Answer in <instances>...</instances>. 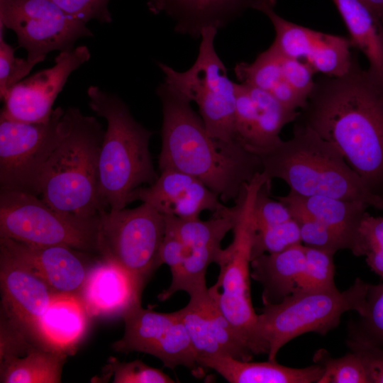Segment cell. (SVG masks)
<instances>
[{"label":"cell","instance_id":"6da1fadb","mask_svg":"<svg viewBox=\"0 0 383 383\" xmlns=\"http://www.w3.org/2000/svg\"><path fill=\"white\" fill-rule=\"evenodd\" d=\"M294 122L334 144L374 194L383 196V90L353 52L348 71L315 80Z\"/></svg>","mask_w":383,"mask_h":383},{"label":"cell","instance_id":"7a4b0ae2","mask_svg":"<svg viewBox=\"0 0 383 383\" xmlns=\"http://www.w3.org/2000/svg\"><path fill=\"white\" fill-rule=\"evenodd\" d=\"M162 104L160 171L178 170L195 177L226 203L235 201L262 165L260 157L239 141L212 138L191 101L164 81L156 89Z\"/></svg>","mask_w":383,"mask_h":383},{"label":"cell","instance_id":"3957f363","mask_svg":"<svg viewBox=\"0 0 383 383\" xmlns=\"http://www.w3.org/2000/svg\"><path fill=\"white\" fill-rule=\"evenodd\" d=\"M257 155L267 179H281L299 195L357 201L383 210V199L365 186L338 147L305 125L294 122L292 138Z\"/></svg>","mask_w":383,"mask_h":383},{"label":"cell","instance_id":"277c9868","mask_svg":"<svg viewBox=\"0 0 383 383\" xmlns=\"http://www.w3.org/2000/svg\"><path fill=\"white\" fill-rule=\"evenodd\" d=\"M104 132L94 116L68 107L63 114L62 137L42 174L41 199L52 208L81 217L103 210L99 160Z\"/></svg>","mask_w":383,"mask_h":383},{"label":"cell","instance_id":"5b68a950","mask_svg":"<svg viewBox=\"0 0 383 383\" xmlns=\"http://www.w3.org/2000/svg\"><path fill=\"white\" fill-rule=\"evenodd\" d=\"M87 95L89 107L107 122L99 160L101 198L108 210H120L135 189L152 184L159 176L149 150L153 133L135 120L117 95L94 85Z\"/></svg>","mask_w":383,"mask_h":383},{"label":"cell","instance_id":"8992f818","mask_svg":"<svg viewBox=\"0 0 383 383\" xmlns=\"http://www.w3.org/2000/svg\"><path fill=\"white\" fill-rule=\"evenodd\" d=\"M369 283L360 278L348 289L296 291L277 304L264 305L257 316V336L263 354L277 361L279 350L308 332L324 335L340 323L342 315L362 313Z\"/></svg>","mask_w":383,"mask_h":383},{"label":"cell","instance_id":"52a82bcc","mask_svg":"<svg viewBox=\"0 0 383 383\" xmlns=\"http://www.w3.org/2000/svg\"><path fill=\"white\" fill-rule=\"evenodd\" d=\"M263 184L257 175L242 188L235 201L232 243L223 249L218 262L219 274L208 288L225 317L255 355L262 354L257 336V316L250 296V261L254 228L252 211L257 192Z\"/></svg>","mask_w":383,"mask_h":383},{"label":"cell","instance_id":"ba28073f","mask_svg":"<svg viewBox=\"0 0 383 383\" xmlns=\"http://www.w3.org/2000/svg\"><path fill=\"white\" fill-rule=\"evenodd\" d=\"M0 238L35 245H63L100 255V217L56 210L38 196L0 192Z\"/></svg>","mask_w":383,"mask_h":383},{"label":"cell","instance_id":"9c48e42d","mask_svg":"<svg viewBox=\"0 0 383 383\" xmlns=\"http://www.w3.org/2000/svg\"><path fill=\"white\" fill-rule=\"evenodd\" d=\"M218 29L206 28L200 35L197 57L188 70L179 72L157 62L165 82L190 101L195 102L209 135L223 142L236 140L235 129L237 84L228 76L227 69L215 49Z\"/></svg>","mask_w":383,"mask_h":383},{"label":"cell","instance_id":"30bf717a","mask_svg":"<svg viewBox=\"0 0 383 383\" xmlns=\"http://www.w3.org/2000/svg\"><path fill=\"white\" fill-rule=\"evenodd\" d=\"M99 217L100 255L124 268L142 292L159 267V250L165 234L164 215L142 202L133 209L103 210Z\"/></svg>","mask_w":383,"mask_h":383},{"label":"cell","instance_id":"8fae6325","mask_svg":"<svg viewBox=\"0 0 383 383\" xmlns=\"http://www.w3.org/2000/svg\"><path fill=\"white\" fill-rule=\"evenodd\" d=\"M58 106L45 122L22 123L0 117V189L40 195L45 166L63 132Z\"/></svg>","mask_w":383,"mask_h":383},{"label":"cell","instance_id":"7c38bea8","mask_svg":"<svg viewBox=\"0 0 383 383\" xmlns=\"http://www.w3.org/2000/svg\"><path fill=\"white\" fill-rule=\"evenodd\" d=\"M0 26L16 33L27 59L37 63L53 50H72L79 38L94 35L86 23L51 0H0Z\"/></svg>","mask_w":383,"mask_h":383},{"label":"cell","instance_id":"4fadbf2b","mask_svg":"<svg viewBox=\"0 0 383 383\" xmlns=\"http://www.w3.org/2000/svg\"><path fill=\"white\" fill-rule=\"evenodd\" d=\"M123 337L112 344L118 353H144L160 359L174 370L184 366L201 376L204 369L198 359L185 326L177 312L160 313L143 309L138 302L121 315Z\"/></svg>","mask_w":383,"mask_h":383},{"label":"cell","instance_id":"5bb4252c","mask_svg":"<svg viewBox=\"0 0 383 383\" xmlns=\"http://www.w3.org/2000/svg\"><path fill=\"white\" fill-rule=\"evenodd\" d=\"M276 0H260L255 9L270 19L275 31L271 46L280 55L303 61L315 72L339 77L352 63L349 38L326 33L292 23L274 11Z\"/></svg>","mask_w":383,"mask_h":383},{"label":"cell","instance_id":"9a60e30c","mask_svg":"<svg viewBox=\"0 0 383 383\" xmlns=\"http://www.w3.org/2000/svg\"><path fill=\"white\" fill-rule=\"evenodd\" d=\"M90 57L86 45L60 52L52 67L24 78L9 90L2 99L0 117L22 123L48 121L53 104L68 77Z\"/></svg>","mask_w":383,"mask_h":383},{"label":"cell","instance_id":"2e32d148","mask_svg":"<svg viewBox=\"0 0 383 383\" xmlns=\"http://www.w3.org/2000/svg\"><path fill=\"white\" fill-rule=\"evenodd\" d=\"M0 382L57 383L67 354L1 316Z\"/></svg>","mask_w":383,"mask_h":383},{"label":"cell","instance_id":"e0dca14e","mask_svg":"<svg viewBox=\"0 0 383 383\" xmlns=\"http://www.w3.org/2000/svg\"><path fill=\"white\" fill-rule=\"evenodd\" d=\"M189 303L177 311L199 360L229 356L250 361L254 354L209 294L208 288L189 296Z\"/></svg>","mask_w":383,"mask_h":383},{"label":"cell","instance_id":"ac0fdd59","mask_svg":"<svg viewBox=\"0 0 383 383\" xmlns=\"http://www.w3.org/2000/svg\"><path fill=\"white\" fill-rule=\"evenodd\" d=\"M137 200L151 205L164 216L184 219L198 218L205 210L221 215L229 208L199 179L174 170H162L152 184L135 189L129 203Z\"/></svg>","mask_w":383,"mask_h":383},{"label":"cell","instance_id":"d6986e66","mask_svg":"<svg viewBox=\"0 0 383 383\" xmlns=\"http://www.w3.org/2000/svg\"><path fill=\"white\" fill-rule=\"evenodd\" d=\"M298 115L299 111L286 108L270 92L238 83L235 138L250 152L257 154L275 145L282 140L283 127Z\"/></svg>","mask_w":383,"mask_h":383},{"label":"cell","instance_id":"ffe728a7","mask_svg":"<svg viewBox=\"0 0 383 383\" xmlns=\"http://www.w3.org/2000/svg\"><path fill=\"white\" fill-rule=\"evenodd\" d=\"M0 282L1 314L38 334L39 321L57 294L1 245Z\"/></svg>","mask_w":383,"mask_h":383},{"label":"cell","instance_id":"44dd1931","mask_svg":"<svg viewBox=\"0 0 383 383\" xmlns=\"http://www.w3.org/2000/svg\"><path fill=\"white\" fill-rule=\"evenodd\" d=\"M0 245L41 278L55 294L80 296L88 267L84 253L63 245H35L0 238Z\"/></svg>","mask_w":383,"mask_h":383},{"label":"cell","instance_id":"7402d4cb","mask_svg":"<svg viewBox=\"0 0 383 383\" xmlns=\"http://www.w3.org/2000/svg\"><path fill=\"white\" fill-rule=\"evenodd\" d=\"M141 292L124 268L102 258L90 267L80 298L90 317L121 316L140 302Z\"/></svg>","mask_w":383,"mask_h":383},{"label":"cell","instance_id":"603a6c76","mask_svg":"<svg viewBox=\"0 0 383 383\" xmlns=\"http://www.w3.org/2000/svg\"><path fill=\"white\" fill-rule=\"evenodd\" d=\"M260 0H160L149 10L162 12L174 21L175 32L200 38L206 28L220 29L229 25Z\"/></svg>","mask_w":383,"mask_h":383},{"label":"cell","instance_id":"cb8c5ba5","mask_svg":"<svg viewBox=\"0 0 383 383\" xmlns=\"http://www.w3.org/2000/svg\"><path fill=\"white\" fill-rule=\"evenodd\" d=\"M204 369H211L231 383H318L323 374L321 365L293 368L277 361L250 362L229 356H213L199 360Z\"/></svg>","mask_w":383,"mask_h":383},{"label":"cell","instance_id":"d4e9b609","mask_svg":"<svg viewBox=\"0 0 383 383\" xmlns=\"http://www.w3.org/2000/svg\"><path fill=\"white\" fill-rule=\"evenodd\" d=\"M305 259V246L301 243L250 261V276L262 287L264 305L279 303L296 291Z\"/></svg>","mask_w":383,"mask_h":383},{"label":"cell","instance_id":"484cf974","mask_svg":"<svg viewBox=\"0 0 383 383\" xmlns=\"http://www.w3.org/2000/svg\"><path fill=\"white\" fill-rule=\"evenodd\" d=\"M89 318L80 296L57 294L41 317L38 333L50 346L69 355L82 340Z\"/></svg>","mask_w":383,"mask_h":383},{"label":"cell","instance_id":"4316f807","mask_svg":"<svg viewBox=\"0 0 383 383\" xmlns=\"http://www.w3.org/2000/svg\"><path fill=\"white\" fill-rule=\"evenodd\" d=\"M348 30L353 48L368 61L367 71L383 90V23L359 0H332Z\"/></svg>","mask_w":383,"mask_h":383},{"label":"cell","instance_id":"83f0119b","mask_svg":"<svg viewBox=\"0 0 383 383\" xmlns=\"http://www.w3.org/2000/svg\"><path fill=\"white\" fill-rule=\"evenodd\" d=\"M310 214L338 235L352 251L362 219L369 207L365 203L326 196L287 194Z\"/></svg>","mask_w":383,"mask_h":383},{"label":"cell","instance_id":"f1b7e54d","mask_svg":"<svg viewBox=\"0 0 383 383\" xmlns=\"http://www.w3.org/2000/svg\"><path fill=\"white\" fill-rule=\"evenodd\" d=\"M235 213V208L232 206L226 213L213 215L206 221L164 216L165 231L176 235L189 249H222V240L233 228Z\"/></svg>","mask_w":383,"mask_h":383},{"label":"cell","instance_id":"f546056e","mask_svg":"<svg viewBox=\"0 0 383 383\" xmlns=\"http://www.w3.org/2000/svg\"><path fill=\"white\" fill-rule=\"evenodd\" d=\"M276 199L289 209L292 218L299 226L304 245L334 255L339 250L348 249L347 245L338 235L310 214L288 194L277 196Z\"/></svg>","mask_w":383,"mask_h":383},{"label":"cell","instance_id":"4dcf8cb0","mask_svg":"<svg viewBox=\"0 0 383 383\" xmlns=\"http://www.w3.org/2000/svg\"><path fill=\"white\" fill-rule=\"evenodd\" d=\"M234 72L240 83L270 93L284 79L282 55L270 45L252 62L236 64Z\"/></svg>","mask_w":383,"mask_h":383},{"label":"cell","instance_id":"1f68e13d","mask_svg":"<svg viewBox=\"0 0 383 383\" xmlns=\"http://www.w3.org/2000/svg\"><path fill=\"white\" fill-rule=\"evenodd\" d=\"M360 318L349 324L348 338L383 347V283H369Z\"/></svg>","mask_w":383,"mask_h":383},{"label":"cell","instance_id":"d6a6232c","mask_svg":"<svg viewBox=\"0 0 383 383\" xmlns=\"http://www.w3.org/2000/svg\"><path fill=\"white\" fill-rule=\"evenodd\" d=\"M313 361L324 370L318 383H369L360 357L352 351L342 357H333L321 348L315 353Z\"/></svg>","mask_w":383,"mask_h":383},{"label":"cell","instance_id":"836d02e7","mask_svg":"<svg viewBox=\"0 0 383 383\" xmlns=\"http://www.w3.org/2000/svg\"><path fill=\"white\" fill-rule=\"evenodd\" d=\"M351 252L355 256H364L371 270L383 279V216L365 212Z\"/></svg>","mask_w":383,"mask_h":383},{"label":"cell","instance_id":"e575fe53","mask_svg":"<svg viewBox=\"0 0 383 383\" xmlns=\"http://www.w3.org/2000/svg\"><path fill=\"white\" fill-rule=\"evenodd\" d=\"M305 255L304 267L297 281L296 291L337 288L334 280V254L305 246Z\"/></svg>","mask_w":383,"mask_h":383},{"label":"cell","instance_id":"d590c367","mask_svg":"<svg viewBox=\"0 0 383 383\" xmlns=\"http://www.w3.org/2000/svg\"><path fill=\"white\" fill-rule=\"evenodd\" d=\"M301 243L299 228L293 218L254 231L251 260L262 254L279 252Z\"/></svg>","mask_w":383,"mask_h":383},{"label":"cell","instance_id":"8d00e7d4","mask_svg":"<svg viewBox=\"0 0 383 383\" xmlns=\"http://www.w3.org/2000/svg\"><path fill=\"white\" fill-rule=\"evenodd\" d=\"M105 376H113L114 383H173L175 381L160 369L150 367L141 360L120 362L109 358L104 367Z\"/></svg>","mask_w":383,"mask_h":383},{"label":"cell","instance_id":"74e56055","mask_svg":"<svg viewBox=\"0 0 383 383\" xmlns=\"http://www.w3.org/2000/svg\"><path fill=\"white\" fill-rule=\"evenodd\" d=\"M4 27L0 26V97L2 100L9 90L23 80L38 64L17 57L15 48L5 41Z\"/></svg>","mask_w":383,"mask_h":383},{"label":"cell","instance_id":"f35d334b","mask_svg":"<svg viewBox=\"0 0 383 383\" xmlns=\"http://www.w3.org/2000/svg\"><path fill=\"white\" fill-rule=\"evenodd\" d=\"M271 182H264L257 192L252 211L254 231L292 219L287 206L277 199L271 198Z\"/></svg>","mask_w":383,"mask_h":383},{"label":"cell","instance_id":"ab89813d","mask_svg":"<svg viewBox=\"0 0 383 383\" xmlns=\"http://www.w3.org/2000/svg\"><path fill=\"white\" fill-rule=\"evenodd\" d=\"M65 13L87 23L97 20L101 23L112 21L108 4L110 0H51Z\"/></svg>","mask_w":383,"mask_h":383},{"label":"cell","instance_id":"60d3db41","mask_svg":"<svg viewBox=\"0 0 383 383\" xmlns=\"http://www.w3.org/2000/svg\"><path fill=\"white\" fill-rule=\"evenodd\" d=\"M350 351L360 359L369 383H383V347L348 338L346 341Z\"/></svg>","mask_w":383,"mask_h":383},{"label":"cell","instance_id":"b9f144b4","mask_svg":"<svg viewBox=\"0 0 383 383\" xmlns=\"http://www.w3.org/2000/svg\"><path fill=\"white\" fill-rule=\"evenodd\" d=\"M282 68L284 79L302 97L308 100L315 85L314 70L303 61L283 55Z\"/></svg>","mask_w":383,"mask_h":383},{"label":"cell","instance_id":"7bdbcfd3","mask_svg":"<svg viewBox=\"0 0 383 383\" xmlns=\"http://www.w3.org/2000/svg\"><path fill=\"white\" fill-rule=\"evenodd\" d=\"M189 252V248L179 238L165 231L159 250L158 266L166 264L172 272L183 264Z\"/></svg>","mask_w":383,"mask_h":383},{"label":"cell","instance_id":"ee69618b","mask_svg":"<svg viewBox=\"0 0 383 383\" xmlns=\"http://www.w3.org/2000/svg\"><path fill=\"white\" fill-rule=\"evenodd\" d=\"M383 23V0H359Z\"/></svg>","mask_w":383,"mask_h":383},{"label":"cell","instance_id":"f6af8a7d","mask_svg":"<svg viewBox=\"0 0 383 383\" xmlns=\"http://www.w3.org/2000/svg\"><path fill=\"white\" fill-rule=\"evenodd\" d=\"M160 0H148V3H147V5H148V7H150V6H153L154 4H156V2H158Z\"/></svg>","mask_w":383,"mask_h":383},{"label":"cell","instance_id":"bcb514c9","mask_svg":"<svg viewBox=\"0 0 383 383\" xmlns=\"http://www.w3.org/2000/svg\"><path fill=\"white\" fill-rule=\"evenodd\" d=\"M382 199H383V196H382Z\"/></svg>","mask_w":383,"mask_h":383}]
</instances>
